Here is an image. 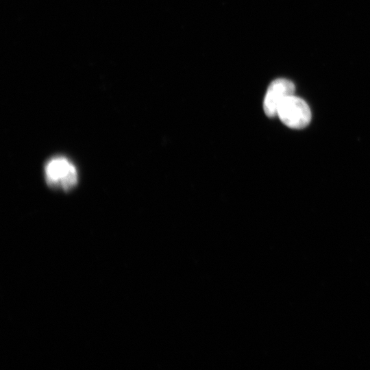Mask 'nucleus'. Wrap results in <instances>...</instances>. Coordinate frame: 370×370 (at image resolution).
Returning a JSON list of instances; mask_svg holds the SVG:
<instances>
[{
    "label": "nucleus",
    "mask_w": 370,
    "mask_h": 370,
    "mask_svg": "<svg viewBox=\"0 0 370 370\" xmlns=\"http://www.w3.org/2000/svg\"><path fill=\"white\" fill-rule=\"evenodd\" d=\"M277 116L287 127L302 129L310 122L311 111L304 100L293 95L282 102L278 108Z\"/></svg>",
    "instance_id": "2"
},
{
    "label": "nucleus",
    "mask_w": 370,
    "mask_h": 370,
    "mask_svg": "<svg viewBox=\"0 0 370 370\" xmlns=\"http://www.w3.org/2000/svg\"><path fill=\"white\" fill-rule=\"evenodd\" d=\"M45 176L50 187L64 191L70 190L77 183L75 166L63 156L52 158L46 163Z\"/></svg>",
    "instance_id": "1"
},
{
    "label": "nucleus",
    "mask_w": 370,
    "mask_h": 370,
    "mask_svg": "<svg viewBox=\"0 0 370 370\" xmlns=\"http://www.w3.org/2000/svg\"><path fill=\"white\" fill-rule=\"evenodd\" d=\"M295 92L294 84L285 78L273 80L269 86L263 101V110L269 117L277 116L279 107Z\"/></svg>",
    "instance_id": "3"
}]
</instances>
